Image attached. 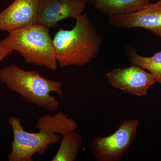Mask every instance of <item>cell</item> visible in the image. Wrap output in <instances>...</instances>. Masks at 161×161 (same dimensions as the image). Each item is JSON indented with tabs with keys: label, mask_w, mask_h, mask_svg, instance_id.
<instances>
[{
	"label": "cell",
	"mask_w": 161,
	"mask_h": 161,
	"mask_svg": "<svg viewBox=\"0 0 161 161\" xmlns=\"http://www.w3.org/2000/svg\"><path fill=\"white\" fill-rule=\"evenodd\" d=\"M8 122L14 135L9 161H32L35 154L44 155L51 145L59 142L62 138L59 134L76 131L78 128L76 120L61 112L40 116L35 126L39 132L36 133L26 131L15 116H10Z\"/></svg>",
	"instance_id": "6da1fadb"
},
{
	"label": "cell",
	"mask_w": 161,
	"mask_h": 161,
	"mask_svg": "<svg viewBox=\"0 0 161 161\" xmlns=\"http://www.w3.org/2000/svg\"><path fill=\"white\" fill-rule=\"evenodd\" d=\"M73 29H60L53 40L57 61L62 68L84 66L98 56L103 43V36L96 30L86 12L76 19Z\"/></svg>",
	"instance_id": "7a4b0ae2"
},
{
	"label": "cell",
	"mask_w": 161,
	"mask_h": 161,
	"mask_svg": "<svg viewBox=\"0 0 161 161\" xmlns=\"http://www.w3.org/2000/svg\"><path fill=\"white\" fill-rule=\"evenodd\" d=\"M0 81L10 92L17 93L24 101L43 109L53 112L59 103L51 93L60 97L64 94L60 81L43 77L35 71H26L15 65L0 69Z\"/></svg>",
	"instance_id": "3957f363"
},
{
	"label": "cell",
	"mask_w": 161,
	"mask_h": 161,
	"mask_svg": "<svg viewBox=\"0 0 161 161\" xmlns=\"http://www.w3.org/2000/svg\"><path fill=\"white\" fill-rule=\"evenodd\" d=\"M0 43L6 49L19 52L27 64L57 69L58 61L49 28L40 23L11 32Z\"/></svg>",
	"instance_id": "277c9868"
},
{
	"label": "cell",
	"mask_w": 161,
	"mask_h": 161,
	"mask_svg": "<svg viewBox=\"0 0 161 161\" xmlns=\"http://www.w3.org/2000/svg\"><path fill=\"white\" fill-rule=\"evenodd\" d=\"M139 124L137 119L125 120L112 135L94 138L91 148L96 160L120 161L135 140Z\"/></svg>",
	"instance_id": "5b68a950"
},
{
	"label": "cell",
	"mask_w": 161,
	"mask_h": 161,
	"mask_svg": "<svg viewBox=\"0 0 161 161\" xmlns=\"http://www.w3.org/2000/svg\"><path fill=\"white\" fill-rule=\"evenodd\" d=\"M108 83L125 93L142 96L156 82L151 73L138 65L132 64L128 68L114 69L106 74Z\"/></svg>",
	"instance_id": "8992f818"
},
{
	"label": "cell",
	"mask_w": 161,
	"mask_h": 161,
	"mask_svg": "<svg viewBox=\"0 0 161 161\" xmlns=\"http://www.w3.org/2000/svg\"><path fill=\"white\" fill-rule=\"evenodd\" d=\"M108 24L112 27L120 29L144 28L161 38V0L149 3L133 13L109 17Z\"/></svg>",
	"instance_id": "52a82bcc"
},
{
	"label": "cell",
	"mask_w": 161,
	"mask_h": 161,
	"mask_svg": "<svg viewBox=\"0 0 161 161\" xmlns=\"http://www.w3.org/2000/svg\"><path fill=\"white\" fill-rule=\"evenodd\" d=\"M86 5L82 0H39L38 23L49 29L57 27L62 20L79 17Z\"/></svg>",
	"instance_id": "ba28073f"
},
{
	"label": "cell",
	"mask_w": 161,
	"mask_h": 161,
	"mask_svg": "<svg viewBox=\"0 0 161 161\" xmlns=\"http://www.w3.org/2000/svg\"><path fill=\"white\" fill-rule=\"evenodd\" d=\"M39 0H14L0 13V30L9 33L38 23Z\"/></svg>",
	"instance_id": "9c48e42d"
},
{
	"label": "cell",
	"mask_w": 161,
	"mask_h": 161,
	"mask_svg": "<svg viewBox=\"0 0 161 161\" xmlns=\"http://www.w3.org/2000/svg\"><path fill=\"white\" fill-rule=\"evenodd\" d=\"M149 3L150 0H98L94 6L101 13L111 17L136 12Z\"/></svg>",
	"instance_id": "30bf717a"
},
{
	"label": "cell",
	"mask_w": 161,
	"mask_h": 161,
	"mask_svg": "<svg viewBox=\"0 0 161 161\" xmlns=\"http://www.w3.org/2000/svg\"><path fill=\"white\" fill-rule=\"evenodd\" d=\"M60 147L51 161H75L82 145V138L76 131L63 134Z\"/></svg>",
	"instance_id": "8fae6325"
},
{
	"label": "cell",
	"mask_w": 161,
	"mask_h": 161,
	"mask_svg": "<svg viewBox=\"0 0 161 161\" xmlns=\"http://www.w3.org/2000/svg\"><path fill=\"white\" fill-rule=\"evenodd\" d=\"M126 53L132 64L138 65L149 70L161 86V51L150 57L141 56L132 47H128Z\"/></svg>",
	"instance_id": "7c38bea8"
},
{
	"label": "cell",
	"mask_w": 161,
	"mask_h": 161,
	"mask_svg": "<svg viewBox=\"0 0 161 161\" xmlns=\"http://www.w3.org/2000/svg\"><path fill=\"white\" fill-rule=\"evenodd\" d=\"M12 51L10 50L6 49L3 47L0 43V63L2 62L3 59H5L6 57L9 55L13 53Z\"/></svg>",
	"instance_id": "4fadbf2b"
},
{
	"label": "cell",
	"mask_w": 161,
	"mask_h": 161,
	"mask_svg": "<svg viewBox=\"0 0 161 161\" xmlns=\"http://www.w3.org/2000/svg\"><path fill=\"white\" fill-rule=\"evenodd\" d=\"M86 4H90V5H94L98 0H82Z\"/></svg>",
	"instance_id": "5bb4252c"
}]
</instances>
